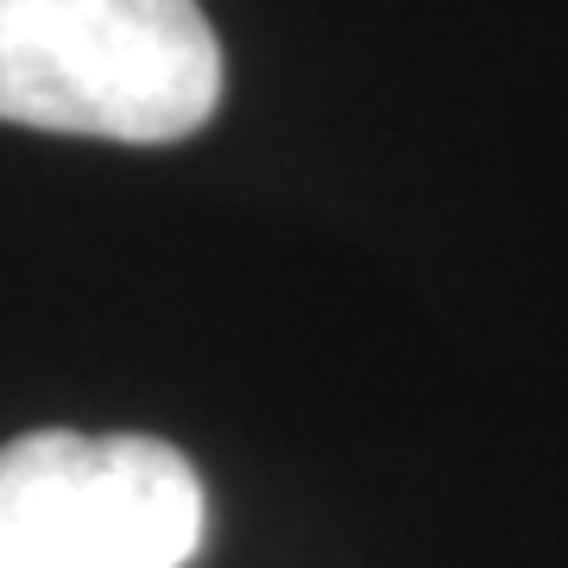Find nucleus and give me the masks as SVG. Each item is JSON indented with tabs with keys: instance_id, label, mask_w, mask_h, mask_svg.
<instances>
[{
	"instance_id": "obj_2",
	"label": "nucleus",
	"mask_w": 568,
	"mask_h": 568,
	"mask_svg": "<svg viewBox=\"0 0 568 568\" xmlns=\"http://www.w3.org/2000/svg\"><path fill=\"white\" fill-rule=\"evenodd\" d=\"M203 530V480L171 443L39 429L0 448V568H183Z\"/></svg>"
},
{
	"instance_id": "obj_1",
	"label": "nucleus",
	"mask_w": 568,
	"mask_h": 568,
	"mask_svg": "<svg viewBox=\"0 0 568 568\" xmlns=\"http://www.w3.org/2000/svg\"><path fill=\"white\" fill-rule=\"evenodd\" d=\"M215 102L222 44L196 0H0V121L171 145Z\"/></svg>"
}]
</instances>
